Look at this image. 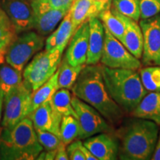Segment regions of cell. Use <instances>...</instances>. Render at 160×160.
Returning <instances> with one entry per match:
<instances>
[{
    "label": "cell",
    "instance_id": "obj_38",
    "mask_svg": "<svg viewBox=\"0 0 160 160\" xmlns=\"http://www.w3.org/2000/svg\"><path fill=\"white\" fill-rule=\"evenodd\" d=\"M97 1H101V2H108V1H111V0H97Z\"/></svg>",
    "mask_w": 160,
    "mask_h": 160
},
{
    "label": "cell",
    "instance_id": "obj_17",
    "mask_svg": "<svg viewBox=\"0 0 160 160\" xmlns=\"http://www.w3.org/2000/svg\"><path fill=\"white\" fill-rule=\"evenodd\" d=\"M89 22V41L86 65L100 63L105 41V28L98 17H93Z\"/></svg>",
    "mask_w": 160,
    "mask_h": 160
},
{
    "label": "cell",
    "instance_id": "obj_30",
    "mask_svg": "<svg viewBox=\"0 0 160 160\" xmlns=\"http://www.w3.org/2000/svg\"><path fill=\"white\" fill-rule=\"evenodd\" d=\"M40 145L42 146L43 150L46 151H53L58 148L62 142L59 136L50 131L36 130Z\"/></svg>",
    "mask_w": 160,
    "mask_h": 160
},
{
    "label": "cell",
    "instance_id": "obj_1",
    "mask_svg": "<svg viewBox=\"0 0 160 160\" xmlns=\"http://www.w3.org/2000/svg\"><path fill=\"white\" fill-rule=\"evenodd\" d=\"M71 91L73 95L97 110L113 127H118L123 121L125 113L108 91L101 63L85 65Z\"/></svg>",
    "mask_w": 160,
    "mask_h": 160
},
{
    "label": "cell",
    "instance_id": "obj_8",
    "mask_svg": "<svg viewBox=\"0 0 160 160\" xmlns=\"http://www.w3.org/2000/svg\"><path fill=\"white\" fill-rule=\"evenodd\" d=\"M31 93L32 91L26 87L23 82L5 93L2 127L13 128L29 115Z\"/></svg>",
    "mask_w": 160,
    "mask_h": 160
},
{
    "label": "cell",
    "instance_id": "obj_14",
    "mask_svg": "<svg viewBox=\"0 0 160 160\" xmlns=\"http://www.w3.org/2000/svg\"><path fill=\"white\" fill-rule=\"evenodd\" d=\"M89 41V22H83L76 29L70 40L65 58L73 66L85 65L87 61Z\"/></svg>",
    "mask_w": 160,
    "mask_h": 160
},
{
    "label": "cell",
    "instance_id": "obj_36",
    "mask_svg": "<svg viewBox=\"0 0 160 160\" xmlns=\"http://www.w3.org/2000/svg\"><path fill=\"white\" fill-rule=\"evenodd\" d=\"M4 99H5V93L0 88V122H1V118L2 116V114L4 108Z\"/></svg>",
    "mask_w": 160,
    "mask_h": 160
},
{
    "label": "cell",
    "instance_id": "obj_22",
    "mask_svg": "<svg viewBox=\"0 0 160 160\" xmlns=\"http://www.w3.org/2000/svg\"><path fill=\"white\" fill-rule=\"evenodd\" d=\"M58 75L59 71L57 70L54 74L41 87L34 91H32L30 103V113L42 104L49 102L55 92L59 89L58 84Z\"/></svg>",
    "mask_w": 160,
    "mask_h": 160
},
{
    "label": "cell",
    "instance_id": "obj_6",
    "mask_svg": "<svg viewBox=\"0 0 160 160\" xmlns=\"http://www.w3.org/2000/svg\"><path fill=\"white\" fill-rule=\"evenodd\" d=\"M45 38L37 31L19 33L8 48L5 59L9 65L22 71L29 60L43 48Z\"/></svg>",
    "mask_w": 160,
    "mask_h": 160
},
{
    "label": "cell",
    "instance_id": "obj_16",
    "mask_svg": "<svg viewBox=\"0 0 160 160\" xmlns=\"http://www.w3.org/2000/svg\"><path fill=\"white\" fill-rule=\"evenodd\" d=\"M31 119L36 130L50 131L59 136V128L62 116L52 108L49 102H45L28 116Z\"/></svg>",
    "mask_w": 160,
    "mask_h": 160
},
{
    "label": "cell",
    "instance_id": "obj_15",
    "mask_svg": "<svg viewBox=\"0 0 160 160\" xmlns=\"http://www.w3.org/2000/svg\"><path fill=\"white\" fill-rule=\"evenodd\" d=\"M111 5V1L101 2L97 0H74L69 10L73 29L91 18L98 17L102 11Z\"/></svg>",
    "mask_w": 160,
    "mask_h": 160
},
{
    "label": "cell",
    "instance_id": "obj_33",
    "mask_svg": "<svg viewBox=\"0 0 160 160\" xmlns=\"http://www.w3.org/2000/svg\"><path fill=\"white\" fill-rule=\"evenodd\" d=\"M43 1L53 8L66 10L69 11L74 0H43Z\"/></svg>",
    "mask_w": 160,
    "mask_h": 160
},
{
    "label": "cell",
    "instance_id": "obj_12",
    "mask_svg": "<svg viewBox=\"0 0 160 160\" xmlns=\"http://www.w3.org/2000/svg\"><path fill=\"white\" fill-rule=\"evenodd\" d=\"M0 6L11 19L17 34L33 29L31 0H1Z\"/></svg>",
    "mask_w": 160,
    "mask_h": 160
},
{
    "label": "cell",
    "instance_id": "obj_32",
    "mask_svg": "<svg viewBox=\"0 0 160 160\" xmlns=\"http://www.w3.org/2000/svg\"><path fill=\"white\" fill-rule=\"evenodd\" d=\"M67 147V153L71 160H86L82 151L83 142L81 139H76Z\"/></svg>",
    "mask_w": 160,
    "mask_h": 160
},
{
    "label": "cell",
    "instance_id": "obj_23",
    "mask_svg": "<svg viewBox=\"0 0 160 160\" xmlns=\"http://www.w3.org/2000/svg\"><path fill=\"white\" fill-rule=\"evenodd\" d=\"M15 28L11 19L0 6V59L5 61L8 48L17 37Z\"/></svg>",
    "mask_w": 160,
    "mask_h": 160
},
{
    "label": "cell",
    "instance_id": "obj_9",
    "mask_svg": "<svg viewBox=\"0 0 160 160\" xmlns=\"http://www.w3.org/2000/svg\"><path fill=\"white\" fill-rule=\"evenodd\" d=\"M100 63L111 68L139 70L142 67L141 60L128 51L123 44L106 28Z\"/></svg>",
    "mask_w": 160,
    "mask_h": 160
},
{
    "label": "cell",
    "instance_id": "obj_34",
    "mask_svg": "<svg viewBox=\"0 0 160 160\" xmlns=\"http://www.w3.org/2000/svg\"><path fill=\"white\" fill-rule=\"evenodd\" d=\"M56 160H68V155L67 153V149H66V145L63 142L60 144L58 147L57 154L55 157Z\"/></svg>",
    "mask_w": 160,
    "mask_h": 160
},
{
    "label": "cell",
    "instance_id": "obj_21",
    "mask_svg": "<svg viewBox=\"0 0 160 160\" xmlns=\"http://www.w3.org/2000/svg\"><path fill=\"white\" fill-rule=\"evenodd\" d=\"M98 18L103 26L120 42L122 40L126 28L125 16L117 12L111 5L99 13Z\"/></svg>",
    "mask_w": 160,
    "mask_h": 160
},
{
    "label": "cell",
    "instance_id": "obj_10",
    "mask_svg": "<svg viewBox=\"0 0 160 160\" xmlns=\"http://www.w3.org/2000/svg\"><path fill=\"white\" fill-rule=\"evenodd\" d=\"M143 34L142 66L160 65V13L139 21Z\"/></svg>",
    "mask_w": 160,
    "mask_h": 160
},
{
    "label": "cell",
    "instance_id": "obj_35",
    "mask_svg": "<svg viewBox=\"0 0 160 160\" xmlns=\"http://www.w3.org/2000/svg\"><path fill=\"white\" fill-rule=\"evenodd\" d=\"M151 159L160 160V128H159V136H158L157 142V144H156L154 152H153Z\"/></svg>",
    "mask_w": 160,
    "mask_h": 160
},
{
    "label": "cell",
    "instance_id": "obj_4",
    "mask_svg": "<svg viewBox=\"0 0 160 160\" xmlns=\"http://www.w3.org/2000/svg\"><path fill=\"white\" fill-rule=\"evenodd\" d=\"M2 128L0 137V159H36L43 151L28 117L13 128Z\"/></svg>",
    "mask_w": 160,
    "mask_h": 160
},
{
    "label": "cell",
    "instance_id": "obj_28",
    "mask_svg": "<svg viewBox=\"0 0 160 160\" xmlns=\"http://www.w3.org/2000/svg\"><path fill=\"white\" fill-rule=\"evenodd\" d=\"M139 73L148 92L160 91V65L144 66L139 70Z\"/></svg>",
    "mask_w": 160,
    "mask_h": 160
},
{
    "label": "cell",
    "instance_id": "obj_25",
    "mask_svg": "<svg viewBox=\"0 0 160 160\" xmlns=\"http://www.w3.org/2000/svg\"><path fill=\"white\" fill-rule=\"evenodd\" d=\"M85 65L73 66L68 63L65 57L62 58L60 63L58 75V84L59 88H67L71 90L77 81L79 73Z\"/></svg>",
    "mask_w": 160,
    "mask_h": 160
},
{
    "label": "cell",
    "instance_id": "obj_31",
    "mask_svg": "<svg viewBox=\"0 0 160 160\" xmlns=\"http://www.w3.org/2000/svg\"><path fill=\"white\" fill-rule=\"evenodd\" d=\"M140 19H148L160 13V0H139Z\"/></svg>",
    "mask_w": 160,
    "mask_h": 160
},
{
    "label": "cell",
    "instance_id": "obj_19",
    "mask_svg": "<svg viewBox=\"0 0 160 160\" xmlns=\"http://www.w3.org/2000/svg\"><path fill=\"white\" fill-rule=\"evenodd\" d=\"M131 115L133 117L151 120L160 127V91L148 92Z\"/></svg>",
    "mask_w": 160,
    "mask_h": 160
},
{
    "label": "cell",
    "instance_id": "obj_20",
    "mask_svg": "<svg viewBox=\"0 0 160 160\" xmlns=\"http://www.w3.org/2000/svg\"><path fill=\"white\" fill-rule=\"evenodd\" d=\"M126 28L121 42L128 51L141 60L143 52V34L137 22L125 17Z\"/></svg>",
    "mask_w": 160,
    "mask_h": 160
},
{
    "label": "cell",
    "instance_id": "obj_2",
    "mask_svg": "<svg viewBox=\"0 0 160 160\" xmlns=\"http://www.w3.org/2000/svg\"><path fill=\"white\" fill-rule=\"evenodd\" d=\"M118 128L114 133L119 140V159H151L159 132L157 123L133 117L123 119Z\"/></svg>",
    "mask_w": 160,
    "mask_h": 160
},
{
    "label": "cell",
    "instance_id": "obj_7",
    "mask_svg": "<svg viewBox=\"0 0 160 160\" xmlns=\"http://www.w3.org/2000/svg\"><path fill=\"white\" fill-rule=\"evenodd\" d=\"M71 104L80 128L79 139H85L98 133H113L114 128L97 110L76 96H72Z\"/></svg>",
    "mask_w": 160,
    "mask_h": 160
},
{
    "label": "cell",
    "instance_id": "obj_13",
    "mask_svg": "<svg viewBox=\"0 0 160 160\" xmlns=\"http://www.w3.org/2000/svg\"><path fill=\"white\" fill-rule=\"evenodd\" d=\"M83 145L97 160L119 159V144L113 133H101L84 139Z\"/></svg>",
    "mask_w": 160,
    "mask_h": 160
},
{
    "label": "cell",
    "instance_id": "obj_39",
    "mask_svg": "<svg viewBox=\"0 0 160 160\" xmlns=\"http://www.w3.org/2000/svg\"><path fill=\"white\" fill-rule=\"evenodd\" d=\"M4 62V61H2V60L1 59H0V63H1V62Z\"/></svg>",
    "mask_w": 160,
    "mask_h": 160
},
{
    "label": "cell",
    "instance_id": "obj_5",
    "mask_svg": "<svg viewBox=\"0 0 160 160\" xmlns=\"http://www.w3.org/2000/svg\"><path fill=\"white\" fill-rule=\"evenodd\" d=\"M62 54L58 49L37 53L24 69L23 82L26 87L34 91L45 83L59 68Z\"/></svg>",
    "mask_w": 160,
    "mask_h": 160
},
{
    "label": "cell",
    "instance_id": "obj_37",
    "mask_svg": "<svg viewBox=\"0 0 160 160\" xmlns=\"http://www.w3.org/2000/svg\"><path fill=\"white\" fill-rule=\"evenodd\" d=\"M57 149L53 150V151H45V159L47 160H53L55 159L56 154H57Z\"/></svg>",
    "mask_w": 160,
    "mask_h": 160
},
{
    "label": "cell",
    "instance_id": "obj_3",
    "mask_svg": "<svg viewBox=\"0 0 160 160\" xmlns=\"http://www.w3.org/2000/svg\"><path fill=\"white\" fill-rule=\"evenodd\" d=\"M102 73L111 97L125 113L131 115L148 93L142 82L139 70L111 68L102 65Z\"/></svg>",
    "mask_w": 160,
    "mask_h": 160
},
{
    "label": "cell",
    "instance_id": "obj_27",
    "mask_svg": "<svg viewBox=\"0 0 160 160\" xmlns=\"http://www.w3.org/2000/svg\"><path fill=\"white\" fill-rule=\"evenodd\" d=\"M80 128L79 122L74 116H63L59 128V136L65 145H69L76 139H79Z\"/></svg>",
    "mask_w": 160,
    "mask_h": 160
},
{
    "label": "cell",
    "instance_id": "obj_26",
    "mask_svg": "<svg viewBox=\"0 0 160 160\" xmlns=\"http://www.w3.org/2000/svg\"><path fill=\"white\" fill-rule=\"evenodd\" d=\"M72 95L69 89L59 88L55 92L50 100V103L53 109L60 115H72L76 117L74 109L71 104Z\"/></svg>",
    "mask_w": 160,
    "mask_h": 160
},
{
    "label": "cell",
    "instance_id": "obj_11",
    "mask_svg": "<svg viewBox=\"0 0 160 160\" xmlns=\"http://www.w3.org/2000/svg\"><path fill=\"white\" fill-rule=\"evenodd\" d=\"M31 4L33 12V29L43 37L51 34L68 13L66 10L53 8L43 0H31Z\"/></svg>",
    "mask_w": 160,
    "mask_h": 160
},
{
    "label": "cell",
    "instance_id": "obj_24",
    "mask_svg": "<svg viewBox=\"0 0 160 160\" xmlns=\"http://www.w3.org/2000/svg\"><path fill=\"white\" fill-rule=\"evenodd\" d=\"M22 73L6 61L0 63V88L4 93L19 86L23 82Z\"/></svg>",
    "mask_w": 160,
    "mask_h": 160
},
{
    "label": "cell",
    "instance_id": "obj_29",
    "mask_svg": "<svg viewBox=\"0 0 160 160\" xmlns=\"http://www.w3.org/2000/svg\"><path fill=\"white\" fill-rule=\"evenodd\" d=\"M111 6L121 14L136 22L139 21V0H111Z\"/></svg>",
    "mask_w": 160,
    "mask_h": 160
},
{
    "label": "cell",
    "instance_id": "obj_18",
    "mask_svg": "<svg viewBox=\"0 0 160 160\" xmlns=\"http://www.w3.org/2000/svg\"><path fill=\"white\" fill-rule=\"evenodd\" d=\"M74 31L71 15L68 11L61 21L59 27L52 32L47 38L45 45V50L51 51L53 49H58L63 53Z\"/></svg>",
    "mask_w": 160,
    "mask_h": 160
}]
</instances>
